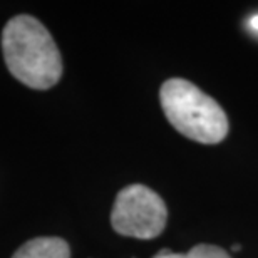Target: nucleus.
I'll use <instances>...</instances> for the list:
<instances>
[{
    "mask_svg": "<svg viewBox=\"0 0 258 258\" xmlns=\"http://www.w3.org/2000/svg\"><path fill=\"white\" fill-rule=\"evenodd\" d=\"M10 74L32 89H49L62 76V57L49 30L30 15L10 19L2 34Z\"/></svg>",
    "mask_w": 258,
    "mask_h": 258,
    "instance_id": "nucleus-1",
    "label": "nucleus"
},
{
    "mask_svg": "<svg viewBox=\"0 0 258 258\" xmlns=\"http://www.w3.org/2000/svg\"><path fill=\"white\" fill-rule=\"evenodd\" d=\"M159 99L164 116L183 136L196 143L216 144L228 134V119L221 106L189 81H166Z\"/></svg>",
    "mask_w": 258,
    "mask_h": 258,
    "instance_id": "nucleus-2",
    "label": "nucleus"
},
{
    "mask_svg": "<svg viewBox=\"0 0 258 258\" xmlns=\"http://www.w3.org/2000/svg\"><path fill=\"white\" fill-rule=\"evenodd\" d=\"M168 210L161 196L144 184H129L116 196L111 225L119 235L151 240L166 228Z\"/></svg>",
    "mask_w": 258,
    "mask_h": 258,
    "instance_id": "nucleus-3",
    "label": "nucleus"
},
{
    "mask_svg": "<svg viewBox=\"0 0 258 258\" xmlns=\"http://www.w3.org/2000/svg\"><path fill=\"white\" fill-rule=\"evenodd\" d=\"M12 258H71V248L62 238L40 236L24 243Z\"/></svg>",
    "mask_w": 258,
    "mask_h": 258,
    "instance_id": "nucleus-4",
    "label": "nucleus"
},
{
    "mask_svg": "<svg viewBox=\"0 0 258 258\" xmlns=\"http://www.w3.org/2000/svg\"><path fill=\"white\" fill-rule=\"evenodd\" d=\"M153 258H230V255L215 245H196L188 253H174L169 248H163Z\"/></svg>",
    "mask_w": 258,
    "mask_h": 258,
    "instance_id": "nucleus-5",
    "label": "nucleus"
},
{
    "mask_svg": "<svg viewBox=\"0 0 258 258\" xmlns=\"http://www.w3.org/2000/svg\"><path fill=\"white\" fill-rule=\"evenodd\" d=\"M248 24H250V27H251V29L256 30V32H258V14L253 15V17L250 19V22H248Z\"/></svg>",
    "mask_w": 258,
    "mask_h": 258,
    "instance_id": "nucleus-6",
    "label": "nucleus"
}]
</instances>
